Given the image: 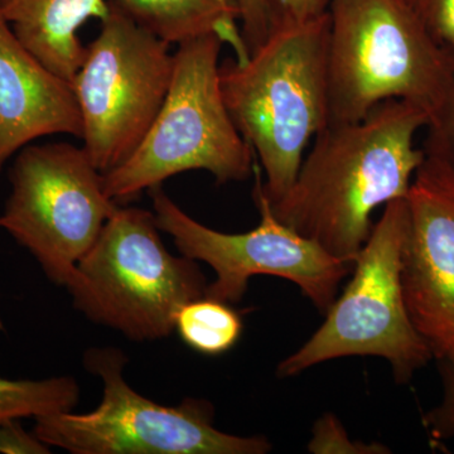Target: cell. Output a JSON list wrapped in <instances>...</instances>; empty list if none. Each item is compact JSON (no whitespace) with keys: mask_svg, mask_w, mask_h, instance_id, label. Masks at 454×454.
<instances>
[{"mask_svg":"<svg viewBox=\"0 0 454 454\" xmlns=\"http://www.w3.org/2000/svg\"><path fill=\"white\" fill-rule=\"evenodd\" d=\"M138 25L172 43L216 33L232 44L236 61L249 59L232 0H114Z\"/></svg>","mask_w":454,"mask_h":454,"instance_id":"cell-14","label":"cell"},{"mask_svg":"<svg viewBox=\"0 0 454 454\" xmlns=\"http://www.w3.org/2000/svg\"><path fill=\"white\" fill-rule=\"evenodd\" d=\"M424 152L405 197L402 284L411 321L439 360L454 352V167Z\"/></svg>","mask_w":454,"mask_h":454,"instance_id":"cell-11","label":"cell"},{"mask_svg":"<svg viewBox=\"0 0 454 454\" xmlns=\"http://www.w3.org/2000/svg\"><path fill=\"white\" fill-rule=\"evenodd\" d=\"M127 356L115 348H89L88 372L104 382L103 400L86 414L35 418L33 433L47 446L73 454H267L262 435L239 437L214 424L207 400L187 397L177 406L157 404L125 381Z\"/></svg>","mask_w":454,"mask_h":454,"instance_id":"cell-7","label":"cell"},{"mask_svg":"<svg viewBox=\"0 0 454 454\" xmlns=\"http://www.w3.org/2000/svg\"><path fill=\"white\" fill-rule=\"evenodd\" d=\"M223 43L210 33L178 44L172 82L151 129L124 163L104 175L113 201H133L187 170H206L220 184L252 175L253 148L235 127L221 92Z\"/></svg>","mask_w":454,"mask_h":454,"instance_id":"cell-4","label":"cell"},{"mask_svg":"<svg viewBox=\"0 0 454 454\" xmlns=\"http://www.w3.org/2000/svg\"><path fill=\"white\" fill-rule=\"evenodd\" d=\"M428 127L429 138L426 146L443 154L454 167V67L443 103Z\"/></svg>","mask_w":454,"mask_h":454,"instance_id":"cell-21","label":"cell"},{"mask_svg":"<svg viewBox=\"0 0 454 454\" xmlns=\"http://www.w3.org/2000/svg\"><path fill=\"white\" fill-rule=\"evenodd\" d=\"M442 395L437 404L423 415V426L434 442L454 439V352L439 358Z\"/></svg>","mask_w":454,"mask_h":454,"instance_id":"cell-18","label":"cell"},{"mask_svg":"<svg viewBox=\"0 0 454 454\" xmlns=\"http://www.w3.org/2000/svg\"><path fill=\"white\" fill-rule=\"evenodd\" d=\"M241 22V35L249 56L267 41L271 31L269 0H232Z\"/></svg>","mask_w":454,"mask_h":454,"instance_id":"cell-20","label":"cell"},{"mask_svg":"<svg viewBox=\"0 0 454 454\" xmlns=\"http://www.w3.org/2000/svg\"><path fill=\"white\" fill-rule=\"evenodd\" d=\"M169 46L109 0L73 82L83 149L103 175L136 152L157 118L172 82Z\"/></svg>","mask_w":454,"mask_h":454,"instance_id":"cell-8","label":"cell"},{"mask_svg":"<svg viewBox=\"0 0 454 454\" xmlns=\"http://www.w3.org/2000/svg\"><path fill=\"white\" fill-rule=\"evenodd\" d=\"M50 447L37 438L35 433L23 429L20 420H9L0 426V453L47 454Z\"/></svg>","mask_w":454,"mask_h":454,"instance_id":"cell-23","label":"cell"},{"mask_svg":"<svg viewBox=\"0 0 454 454\" xmlns=\"http://www.w3.org/2000/svg\"><path fill=\"white\" fill-rule=\"evenodd\" d=\"M328 13V124L363 121L391 98L432 121L450 88L454 51L432 37L409 3L333 0Z\"/></svg>","mask_w":454,"mask_h":454,"instance_id":"cell-3","label":"cell"},{"mask_svg":"<svg viewBox=\"0 0 454 454\" xmlns=\"http://www.w3.org/2000/svg\"><path fill=\"white\" fill-rule=\"evenodd\" d=\"M176 330L191 348L216 356L234 348L244 325L229 304L202 297L182 307L176 317Z\"/></svg>","mask_w":454,"mask_h":454,"instance_id":"cell-15","label":"cell"},{"mask_svg":"<svg viewBox=\"0 0 454 454\" xmlns=\"http://www.w3.org/2000/svg\"><path fill=\"white\" fill-rule=\"evenodd\" d=\"M12 192L0 216L47 278L66 286L119 207L85 149L70 143L28 145L11 172Z\"/></svg>","mask_w":454,"mask_h":454,"instance_id":"cell-9","label":"cell"},{"mask_svg":"<svg viewBox=\"0 0 454 454\" xmlns=\"http://www.w3.org/2000/svg\"><path fill=\"white\" fill-rule=\"evenodd\" d=\"M254 173L256 184L253 197L260 214L255 229L243 234L216 231L192 219L162 186H155L148 192L158 227L172 236L182 255L214 269L216 279L208 284L205 297L239 303L253 277H278L298 286L304 297L325 315L354 264L334 258L315 241L280 223L260 187L259 167H254Z\"/></svg>","mask_w":454,"mask_h":454,"instance_id":"cell-10","label":"cell"},{"mask_svg":"<svg viewBox=\"0 0 454 454\" xmlns=\"http://www.w3.org/2000/svg\"><path fill=\"white\" fill-rule=\"evenodd\" d=\"M55 134L82 139L74 86L42 64L0 13V172L33 140Z\"/></svg>","mask_w":454,"mask_h":454,"instance_id":"cell-12","label":"cell"},{"mask_svg":"<svg viewBox=\"0 0 454 454\" xmlns=\"http://www.w3.org/2000/svg\"><path fill=\"white\" fill-rule=\"evenodd\" d=\"M271 27L277 23L304 22L327 13L333 0H269Z\"/></svg>","mask_w":454,"mask_h":454,"instance_id":"cell-22","label":"cell"},{"mask_svg":"<svg viewBox=\"0 0 454 454\" xmlns=\"http://www.w3.org/2000/svg\"><path fill=\"white\" fill-rule=\"evenodd\" d=\"M429 115L404 100L384 101L363 121L327 124L291 188L271 212L297 234L354 264L372 234V215L405 199L426 152L415 146Z\"/></svg>","mask_w":454,"mask_h":454,"instance_id":"cell-1","label":"cell"},{"mask_svg":"<svg viewBox=\"0 0 454 454\" xmlns=\"http://www.w3.org/2000/svg\"><path fill=\"white\" fill-rule=\"evenodd\" d=\"M0 13L42 64L73 85L86 56L77 32L90 18L103 20L109 13V2L0 0Z\"/></svg>","mask_w":454,"mask_h":454,"instance_id":"cell-13","label":"cell"},{"mask_svg":"<svg viewBox=\"0 0 454 454\" xmlns=\"http://www.w3.org/2000/svg\"><path fill=\"white\" fill-rule=\"evenodd\" d=\"M309 452L313 454H390L380 442H364L349 437L336 414L325 413L313 424Z\"/></svg>","mask_w":454,"mask_h":454,"instance_id":"cell-17","label":"cell"},{"mask_svg":"<svg viewBox=\"0 0 454 454\" xmlns=\"http://www.w3.org/2000/svg\"><path fill=\"white\" fill-rule=\"evenodd\" d=\"M79 399V384L70 376L43 380L0 378V426L9 420L74 411Z\"/></svg>","mask_w":454,"mask_h":454,"instance_id":"cell-16","label":"cell"},{"mask_svg":"<svg viewBox=\"0 0 454 454\" xmlns=\"http://www.w3.org/2000/svg\"><path fill=\"white\" fill-rule=\"evenodd\" d=\"M406 226L405 199L387 203L355 259L342 295L325 313L324 325L278 365L279 378L340 357L375 356L389 363L397 384H408L434 358L411 321L403 293Z\"/></svg>","mask_w":454,"mask_h":454,"instance_id":"cell-6","label":"cell"},{"mask_svg":"<svg viewBox=\"0 0 454 454\" xmlns=\"http://www.w3.org/2000/svg\"><path fill=\"white\" fill-rule=\"evenodd\" d=\"M207 286L196 260L167 250L154 214L119 206L65 286L90 321L143 342L168 337Z\"/></svg>","mask_w":454,"mask_h":454,"instance_id":"cell-5","label":"cell"},{"mask_svg":"<svg viewBox=\"0 0 454 454\" xmlns=\"http://www.w3.org/2000/svg\"><path fill=\"white\" fill-rule=\"evenodd\" d=\"M432 37L454 51V0H406Z\"/></svg>","mask_w":454,"mask_h":454,"instance_id":"cell-19","label":"cell"},{"mask_svg":"<svg viewBox=\"0 0 454 454\" xmlns=\"http://www.w3.org/2000/svg\"><path fill=\"white\" fill-rule=\"evenodd\" d=\"M330 13L277 23L245 62L220 64L230 116L258 155L270 202L291 188L309 140L328 124Z\"/></svg>","mask_w":454,"mask_h":454,"instance_id":"cell-2","label":"cell"}]
</instances>
